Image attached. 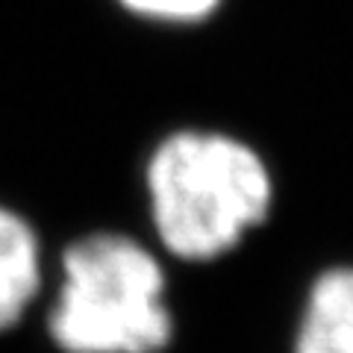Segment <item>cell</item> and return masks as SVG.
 <instances>
[{
	"mask_svg": "<svg viewBox=\"0 0 353 353\" xmlns=\"http://www.w3.org/2000/svg\"><path fill=\"white\" fill-rule=\"evenodd\" d=\"M294 353H353V268H330L312 283Z\"/></svg>",
	"mask_w": 353,
	"mask_h": 353,
	"instance_id": "3957f363",
	"label": "cell"
},
{
	"mask_svg": "<svg viewBox=\"0 0 353 353\" xmlns=\"http://www.w3.org/2000/svg\"><path fill=\"white\" fill-rule=\"evenodd\" d=\"M153 224L174 256L215 259L233 250L271 209V174L245 141L183 130L148 162Z\"/></svg>",
	"mask_w": 353,
	"mask_h": 353,
	"instance_id": "6da1fadb",
	"label": "cell"
},
{
	"mask_svg": "<svg viewBox=\"0 0 353 353\" xmlns=\"http://www.w3.org/2000/svg\"><path fill=\"white\" fill-rule=\"evenodd\" d=\"M221 0H121L130 12L153 21H174V24H192L203 21L218 9Z\"/></svg>",
	"mask_w": 353,
	"mask_h": 353,
	"instance_id": "5b68a950",
	"label": "cell"
},
{
	"mask_svg": "<svg viewBox=\"0 0 353 353\" xmlns=\"http://www.w3.org/2000/svg\"><path fill=\"white\" fill-rule=\"evenodd\" d=\"M62 292L50 336L65 353H159L174 321L165 274L150 253L118 233L85 236L62 256Z\"/></svg>",
	"mask_w": 353,
	"mask_h": 353,
	"instance_id": "7a4b0ae2",
	"label": "cell"
},
{
	"mask_svg": "<svg viewBox=\"0 0 353 353\" xmlns=\"http://www.w3.org/2000/svg\"><path fill=\"white\" fill-rule=\"evenodd\" d=\"M39 289V248L32 230L0 209V330L12 327Z\"/></svg>",
	"mask_w": 353,
	"mask_h": 353,
	"instance_id": "277c9868",
	"label": "cell"
}]
</instances>
